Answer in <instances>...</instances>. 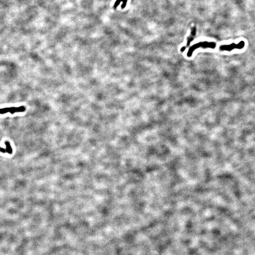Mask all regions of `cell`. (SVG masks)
Returning a JSON list of instances; mask_svg holds the SVG:
<instances>
[{
	"label": "cell",
	"instance_id": "7",
	"mask_svg": "<svg viewBox=\"0 0 255 255\" xmlns=\"http://www.w3.org/2000/svg\"><path fill=\"white\" fill-rule=\"evenodd\" d=\"M0 152H2L3 153H5L7 152H6V150L5 149L0 147Z\"/></svg>",
	"mask_w": 255,
	"mask_h": 255
},
{
	"label": "cell",
	"instance_id": "5",
	"mask_svg": "<svg viewBox=\"0 0 255 255\" xmlns=\"http://www.w3.org/2000/svg\"><path fill=\"white\" fill-rule=\"evenodd\" d=\"M5 144L6 146V152L8 153H9V154H11L12 153V149L10 143L8 141H6Z\"/></svg>",
	"mask_w": 255,
	"mask_h": 255
},
{
	"label": "cell",
	"instance_id": "6",
	"mask_svg": "<svg viewBox=\"0 0 255 255\" xmlns=\"http://www.w3.org/2000/svg\"><path fill=\"white\" fill-rule=\"evenodd\" d=\"M10 112V108H1L0 109V114H5L7 112Z\"/></svg>",
	"mask_w": 255,
	"mask_h": 255
},
{
	"label": "cell",
	"instance_id": "2",
	"mask_svg": "<svg viewBox=\"0 0 255 255\" xmlns=\"http://www.w3.org/2000/svg\"><path fill=\"white\" fill-rule=\"evenodd\" d=\"M245 46V42L243 41H240L238 44H236L233 43L232 44H227V45H222L220 46V50L221 51H231L234 49H241L244 48Z\"/></svg>",
	"mask_w": 255,
	"mask_h": 255
},
{
	"label": "cell",
	"instance_id": "4",
	"mask_svg": "<svg viewBox=\"0 0 255 255\" xmlns=\"http://www.w3.org/2000/svg\"><path fill=\"white\" fill-rule=\"evenodd\" d=\"M196 28L195 27H194V28H192L191 32V34H190V35L188 37V41H187V46L186 47L189 46V45L190 43L193 41V40L194 39V37H195V36L196 35Z\"/></svg>",
	"mask_w": 255,
	"mask_h": 255
},
{
	"label": "cell",
	"instance_id": "1",
	"mask_svg": "<svg viewBox=\"0 0 255 255\" xmlns=\"http://www.w3.org/2000/svg\"><path fill=\"white\" fill-rule=\"evenodd\" d=\"M216 43L211 42H208L207 41H203V42H200L198 43H197L196 44L193 45L192 46H191L187 52V55L188 57H190L193 55V53L195 51V50L199 48H211V49H215L216 47Z\"/></svg>",
	"mask_w": 255,
	"mask_h": 255
},
{
	"label": "cell",
	"instance_id": "3",
	"mask_svg": "<svg viewBox=\"0 0 255 255\" xmlns=\"http://www.w3.org/2000/svg\"><path fill=\"white\" fill-rule=\"evenodd\" d=\"M25 107L24 106H21L19 107H10V112L11 114H13L15 112H20L25 111Z\"/></svg>",
	"mask_w": 255,
	"mask_h": 255
}]
</instances>
